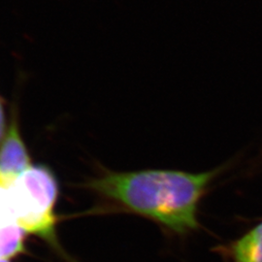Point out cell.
<instances>
[{"mask_svg": "<svg viewBox=\"0 0 262 262\" xmlns=\"http://www.w3.org/2000/svg\"><path fill=\"white\" fill-rule=\"evenodd\" d=\"M223 171L191 173L172 169L111 172L89 184L119 209L149 219L165 231L184 236L196 231L199 206Z\"/></svg>", "mask_w": 262, "mask_h": 262, "instance_id": "1", "label": "cell"}, {"mask_svg": "<svg viewBox=\"0 0 262 262\" xmlns=\"http://www.w3.org/2000/svg\"><path fill=\"white\" fill-rule=\"evenodd\" d=\"M8 188L16 225L56 246L55 206L58 187L51 170L30 166Z\"/></svg>", "mask_w": 262, "mask_h": 262, "instance_id": "2", "label": "cell"}, {"mask_svg": "<svg viewBox=\"0 0 262 262\" xmlns=\"http://www.w3.org/2000/svg\"><path fill=\"white\" fill-rule=\"evenodd\" d=\"M30 166L28 150L14 119L0 147V187L8 188Z\"/></svg>", "mask_w": 262, "mask_h": 262, "instance_id": "3", "label": "cell"}, {"mask_svg": "<svg viewBox=\"0 0 262 262\" xmlns=\"http://www.w3.org/2000/svg\"><path fill=\"white\" fill-rule=\"evenodd\" d=\"M233 262H262V221L225 247Z\"/></svg>", "mask_w": 262, "mask_h": 262, "instance_id": "4", "label": "cell"}, {"mask_svg": "<svg viewBox=\"0 0 262 262\" xmlns=\"http://www.w3.org/2000/svg\"><path fill=\"white\" fill-rule=\"evenodd\" d=\"M25 231L17 225L0 229V259H8L25 253Z\"/></svg>", "mask_w": 262, "mask_h": 262, "instance_id": "5", "label": "cell"}, {"mask_svg": "<svg viewBox=\"0 0 262 262\" xmlns=\"http://www.w3.org/2000/svg\"><path fill=\"white\" fill-rule=\"evenodd\" d=\"M16 225L9 188L0 187V229Z\"/></svg>", "mask_w": 262, "mask_h": 262, "instance_id": "6", "label": "cell"}, {"mask_svg": "<svg viewBox=\"0 0 262 262\" xmlns=\"http://www.w3.org/2000/svg\"><path fill=\"white\" fill-rule=\"evenodd\" d=\"M6 135V121H5V113L3 109V104L0 97V142L4 139Z\"/></svg>", "mask_w": 262, "mask_h": 262, "instance_id": "7", "label": "cell"}]
</instances>
